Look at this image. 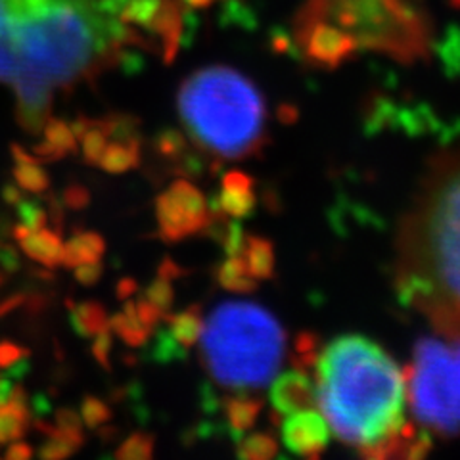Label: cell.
Here are the masks:
<instances>
[{
  "label": "cell",
  "mask_w": 460,
  "mask_h": 460,
  "mask_svg": "<svg viewBox=\"0 0 460 460\" xmlns=\"http://www.w3.org/2000/svg\"><path fill=\"white\" fill-rule=\"evenodd\" d=\"M313 365L316 407L343 443L368 458L426 455L429 438L405 419V370L378 343L340 336Z\"/></svg>",
  "instance_id": "cell-1"
},
{
  "label": "cell",
  "mask_w": 460,
  "mask_h": 460,
  "mask_svg": "<svg viewBox=\"0 0 460 460\" xmlns=\"http://www.w3.org/2000/svg\"><path fill=\"white\" fill-rule=\"evenodd\" d=\"M397 292L438 332L460 338V148L429 171L402 223Z\"/></svg>",
  "instance_id": "cell-2"
},
{
  "label": "cell",
  "mask_w": 460,
  "mask_h": 460,
  "mask_svg": "<svg viewBox=\"0 0 460 460\" xmlns=\"http://www.w3.org/2000/svg\"><path fill=\"white\" fill-rule=\"evenodd\" d=\"M296 40L309 62L326 67L358 50L414 62L429 52L431 25L424 0H305Z\"/></svg>",
  "instance_id": "cell-3"
},
{
  "label": "cell",
  "mask_w": 460,
  "mask_h": 460,
  "mask_svg": "<svg viewBox=\"0 0 460 460\" xmlns=\"http://www.w3.org/2000/svg\"><path fill=\"white\" fill-rule=\"evenodd\" d=\"M177 108L198 146L225 160H242L261 150L265 104L257 86L226 66L201 67L184 79Z\"/></svg>",
  "instance_id": "cell-4"
},
{
  "label": "cell",
  "mask_w": 460,
  "mask_h": 460,
  "mask_svg": "<svg viewBox=\"0 0 460 460\" xmlns=\"http://www.w3.org/2000/svg\"><path fill=\"white\" fill-rule=\"evenodd\" d=\"M201 363L209 376L234 392L261 390L275 376L286 349L280 323L248 301H225L201 330Z\"/></svg>",
  "instance_id": "cell-5"
},
{
  "label": "cell",
  "mask_w": 460,
  "mask_h": 460,
  "mask_svg": "<svg viewBox=\"0 0 460 460\" xmlns=\"http://www.w3.org/2000/svg\"><path fill=\"white\" fill-rule=\"evenodd\" d=\"M407 401L428 431L460 434V338H424L405 370Z\"/></svg>",
  "instance_id": "cell-6"
},
{
  "label": "cell",
  "mask_w": 460,
  "mask_h": 460,
  "mask_svg": "<svg viewBox=\"0 0 460 460\" xmlns=\"http://www.w3.org/2000/svg\"><path fill=\"white\" fill-rule=\"evenodd\" d=\"M155 219L160 225V238L172 243L204 233L213 215L204 194L192 182L179 179L164 194L157 196Z\"/></svg>",
  "instance_id": "cell-7"
},
{
  "label": "cell",
  "mask_w": 460,
  "mask_h": 460,
  "mask_svg": "<svg viewBox=\"0 0 460 460\" xmlns=\"http://www.w3.org/2000/svg\"><path fill=\"white\" fill-rule=\"evenodd\" d=\"M330 436H332V429H330L324 414L316 407L284 416L282 441L296 455L309 458L321 456L328 447Z\"/></svg>",
  "instance_id": "cell-8"
},
{
  "label": "cell",
  "mask_w": 460,
  "mask_h": 460,
  "mask_svg": "<svg viewBox=\"0 0 460 460\" xmlns=\"http://www.w3.org/2000/svg\"><path fill=\"white\" fill-rule=\"evenodd\" d=\"M270 405L280 419L301 409L316 407L314 382L304 370H290L280 374L270 385Z\"/></svg>",
  "instance_id": "cell-9"
},
{
  "label": "cell",
  "mask_w": 460,
  "mask_h": 460,
  "mask_svg": "<svg viewBox=\"0 0 460 460\" xmlns=\"http://www.w3.org/2000/svg\"><path fill=\"white\" fill-rule=\"evenodd\" d=\"M209 211L213 217L223 219L225 215L233 217H248L255 206L253 194V181L246 172L228 171L223 177V189L217 196H213L209 201Z\"/></svg>",
  "instance_id": "cell-10"
},
{
  "label": "cell",
  "mask_w": 460,
  "mask_h": 460,
  "mask_svg": "<svg viewBox=\"0 0 460 460\" xmlns=\"http://www.w3.org/2000/svg\"><path fill=\"white\" fill-rule=\"evenodd\" d=\"M33 422V412L29 407V395L23 385L16 384L10 399L0 405V445L22 439Z\"/></svg>",
  "instance_id": "cell-11"
},
{
  "label": "cell",
  "mask_w": 460,
  "mask_h": 460,
  "mask_svg": "<svg viewBox=\"0 0 460 460\" xmlns=\"http://www.w3.org/2000/svg\"><path fill=\"white\" fill-rule=\"evenodd\" d=\"M20 246L25 252L27 257H31L33 261L45 265V267H58L62 263L64 255V243L62 234L52 233L47 226L40 230H33L23 240H20Z\"/></svg>",
  "instance_id": "cell-12"
},
{
  "label": "cell",
  "mask_w": 460,
  "mask_h": 460,
  "mask_svg": "<svg viewBox=\"0 0 460 460\" xmlns=\"http://www.w3.org/2000/svg\"><path fill=\"white\" fill-rule=\"evenodd\" d=\"M66 307L71 328L79 338H93L110 328L108 313L98 301H79V304H75L74 299H66Z\"/></svg>",
  "instance_id": "cell-13"
},
{
  "label": "cell",
  "mask_w": 460,
  "mask_h": 460,
  "mask_svg": "<svg viewBox=\"0 0 460 460\" xmlns=\"http://www.w3.org/2000/svg\"><path fill=\"white\" fill-rule=\"evenodd\" d=\"M106 252V242L98 233H86V230H75L74 236L64 246L62 265L67 269H75L84 263L100 261Z\"/></svg>",
  "instance_id": "cell-14"
},
{
  "label": "cell",
  "mask_w": 460,
  "mask_h": 460,
  "mask_svg": "<svg viewBox=\"0 0 460 460\" xmlns=\"http://www.w3.org/2000/svg\"><path fill=\"white\" fill-rule=\"evenodd\" d=\"M261 401L238 395V397H228L223 401V409L226 414L228 422V434L233 439H240L246 431L255 424L257 414L261 412Z\"/></svg>",
  "instance_id": "cell-15"
},
{
  "label": "cell",
  "mask_w": 460,
  "mask_h": 460,
  "mask_svg": "<svg viewBox=\"0 0 460 460\" xmlns=\"http://www.w3.org/2000/svg\"><path fill=\"white\" fill-rule=\"evenodd\" d=\"M248 265L250 275L255 280L270 279L275 270V252H272L270 242L259 236H246V243L240 253Z\"/></svg>",
  "instance_id": "cell-16"
},
{
  "label": "cell",
  "mask_w": 460,
  "mask_h": 460,
  "mask_svg": "<svg viewBox=\"0 0 460 460\" xmlns=\"http://www.w3.org/2000/svg\"><path fill=\"white\" fill-rule=\"evenodd\" d=\"M142 358L146 363H155V365L165 367L171 363L184 361L186 348L175 340V336L171 334L169 328H157L152 343L146 345V349H144Z\"/></svg>",
  "instance_id": "cell-17"
},
{
  "label": "cell",
  "mask_w": 460,
  "mask_h": 460,
  "mask_svg": "<svg viewBox=\"0 0 460 460\" xmlns=\"http://www.w3.org/2000/svg\"><path fill=\"white\" fill-rule=\"evenodd\" d=\"M169 324L171 334L175 336L179 343H182L184 348H190L194 345L199 336L201 330H204V321H201V307L199 305H190L189 309H184L181 313H165L164 319Z\"/></svg>",
  "instance_id": "cell-18"
},
{
  "label": "cell",
  "mask_w": 460,
  "mask_h": 460,
  "mask_svg": "<svg viewBox=\"0 0 460 460\" xmlns=\"http://www.w3.org/2000/svg\"><path fill=\"white\" fill-rule=\"evenodd\" d=\"M140 164V140L118 142L113 140L100 155L98 165L108 172H125Z\"/></svg>",
  "instance_id": "cell-19"
},
{
  "label": "cell",
  "mask_w": 460,
  "mask_h": 460,
  "mask_svg": "<svg viewBox=\"0 0 460 460\" xmlns=\"http://www.w3.org/2000/svg\"><path fill=\"white\" fill-rule=\"evenodd\" d=\"M217 282L230 292H253L257 288V280L250 275L242 255H228L217 267Z\"/></svg>",
  "instance_id": "cell-20"
},
{
  "label": "cell",
  "mask_w": 460,
  "mask_h": 460,
  "mask_svg": "<svg viewBox=\"0 0 460 460\" xmlns=\"http://www.w3.org/2000/svg\"><path fill=\"white\" fill-rule=\"evenodd\" d=\"M98 125L104 128V133L118 140V142H131V140H140L138 128H140V119L135 118V115L128 113H111L104 119H98Z\"/></svg>",
  "instance_id": "cell-21"
},
{
  "label": "cell",
  "mask_w": 460,
  "mask_h": 460,
  "mask_svg": "<svg viewBox=\"0 0 460 460\" xmlns=\"http://www.w3.org/2000/svg\"><path fill=\"white\" fill-rule=\"evenodd\" d=\"M155 438L148 431H135L128 436L119 449L115 451V458L119 460H150L154 456Z\"/></svg>",
  "instance_id": "cell-22"
},
{
  "label": "cell",
  "mask_w": 460,
  "mask_h": 460,
  "mask_svg": "<svg viewBox=\"0 0 460 460\" xmlns=\"http://www.w3.org/2000/svg\"><path fill=\"white\" fill-rule=\"evenodd\" d=\"M152 148L155 150L157 155L165 157V160L177 162L179 157L189 148V142H186V137L177 131V128H162L152 140Z\"/></svg>",
  "instance_id": "cell-23"
},
{
  "label": "cell",
  "mask_w": 460,
  "mask_h": 460,
  "mask_svg": "<svg viewBox=\"0 0 460 460\" xmlns=\"http://www.w3.org/2000/svg\"><path fill=\"white\" fill-rule=\"evenodd\" d=\"M13 179L20 184V189L33 194L47 192L50 186L47 171L40 169L39 164H18L13 169Z\"/></svg>",
  "instance_id": "cell-24"
},
{
  "label": "cell",
  "mask_w": 460,
  "mask_h": 460,
  "mask_svg": "<svg viewBox=\"0 0 460 460\" xmlns=\"http://www.w3.org/2000/svg\"><path fill=\"white\" fill-rule=\"evenodd\" d=\"M110 330L118 334L127 345H131V348H142V345L148 343V338L152 336L150 330L131 323L123 313H115L111 316Z\"/></svg>",
  "instance_id": "cell-25"
},
{
  "label": "cell",
  "mask_w": 460,
  "mask_h": 460,
  "mask_svg": "<svg viewBox=\"0 0 460 460\" xmlns=\"http://www.w3.org/2000/svg\"><path fill=\"white\" fill-rule=\"evenodd\" d=\"M277 455V441L269 434H252L238 445V456L246 460H267Z\"/></svg>",
  "instance_id": "cell-26"
},
{
  "label": "cell",
  "mask_w": 460,
  "mask_h": 460,
  "mask_svg": "<svg viewBox=\"0 0 460 460\" xmlns=\"http://www.w3.org/2000/svg\"><path fill=\"white\" fill-rule=\"evenodd\" d=\"M42 133H45L47 142L62 148L66 154H77V138L66 121L49 118L42 127Z\"/></svg>",
  "instance_id": "cell-27"
},
{
  "label": "cell",
  "mask_w": 460,
  "mask_h": 460,
  "mask_svg": "<svg viewBox=\"0 0 460 460\" xmlns=\"http://www.w3.org/2000/svg\"><path fill=\"white\" fill-rule=\"evenodd\" d=\"M18 217H20V223L25 225L33 233V230H40L47 226L49 211L45 206H42V201L23 198L18 204Z\"/></svg>",
  "instance_id": "cell-28"
},
{
  "label": "cell",
  "mask_w": 460,
  "mask_h": 460,
  "mask_svg": "<svg viewBox=\"0 0 460 460\" xmlns=\"http://www.w3.org/2000/svg\"><path fill=\"white\" fill-rule=\"evenodd\" d=\"M106 138H108V135L104 133V128L98 125V119H96V125L81 138L83 140L84 164L98 165L100 155H102V152L106 148Z\"/></svg>",
  "instance_id": "cell-29"
},
{
  "label": "cell",
  "mask_w": 460,
  "mask_h": 460,
  "mask_svg": "<svg viewBox=\"0 0 460 460\" xmlns=\"http://www.w3.org/2000/svg\"><path fill=\"white\" fill-rule=\"evenodd\" d=\"M81 419L91 429H96L100 424H104L111 419V411L102 399L89 395V397L83 399Z\"/></svg>",
  "instance_id": "cell-30"
},
{
  "label": "cell",
  "mask_w": 460,
  "mask_h": 460,
  "mask_svg": "<svg viewBox=\"0 0 460 460\" xmlns=\"http://www.w3.org/2000/svg\"><path fill=\"white\" fill-rule=\"evenodd\" d=\"M79 449H81V445L75 443V441H71V439L49 438V441L40 445L37 455L42 460H62V458H67L74 453H77Z\"/></svg>",
  "instance_id": "cell-31"
},
{
  "label": "cell",
  "mask_w": 460,
  "mask_h": 460,
  "mask_svg": "<svg viewBox=\"0 0 460 460\" xmlns=\"http://www.w3.org/2000/svg\"><path fill=\"white\" fill-rule=\"evenodd\" d=\"M152 304L160 309L164 314L171 311L172 307V301H175V292H172V286L169 284V280H164L157 277V280H154L148 288L146 292H144Z\"/></svg>",
  "instance_id": "cell-32"
},
{
  "label": "cell",
  "mask_w": 460,
  "mask_h": 460,
  "mask_svg": "<svg viewBox=\"0 0 460 460\" xmlns=\"http://www.w3.org/2000/svg\"><path fill=\"white\" fill-rule=\"evenodd\" d=\"M135 304H137V313H138L140 323L154 334V328L164 319V313L157 309L144 294L138 296V301H135Z\"/></svg>",
  "instance_id": "cell-33"
},
{
  "label": "cell",
  "mask_w": 460,
  "mask_h": 460,
  "mask_svg": "<svg viewBox=\"0 0 460 460\" xmlns=\"http://www.w3.org/2000/svg\"><path fill=\"white\" fill-rule=\"evenodd\" d=\"M62 201L66 208L74 209V211H81L91 204V192L86 190L83 184H71L64 190Z\"/></svg>",
  "instance_id": "cell-34"
},
{
  "label": "cell",
  "mask_w": 460,
  "mask_h": 460,
  "mask_svg": "<svg viewBox=\"0 0 460 460\" xmlns=\"http://www.w3.org/2000/svg\"><path fill=\"white\" fill-rule=\"evenodd\" d=\"M110 349H111V332H110V328H106V330H102V332L96 334V340L93 343V357L104 370L111 368Z\"/></svg>",
  "instance_id": "cell-35"
},
{
  "label": "cell",
  "mask_w": 460,
  "mask_h": 460,
  "mask_svg": "<svg viewBox=\"0 0 460 460\" xmlns=\"http://www.w3.org/2000/svg\"><path fill=\"white\" fill-rule=\"evenodd\" d=\"M23 357H31V351L20 343H13L8 340L0 341V368H8Z\"/></svg>",
  "instance_id": "cell-36"
},
{
  "label": "cell",
  "mask_w": 460,
  "mask_h": 460,
  "mask_svg": "<svg viewBox=\"0 0 460 460\" xmlns=\"http://www.w3.org/2000/svg\"><path fill=\"white\" fill-rule=\"evenodd\" d=\"M104 272V265L100 261H93V263H84L75 267V280L83 286H93L100 280Z\"/></svg>",
  "instance_id": "cell-37"
},
{
  "label": "cell",
  "mask_w": 460,
  "mask_h": 460,
  "mask_svg": "<svg viewBox=\"0 0 460 460\" xmlns=\"http://www.w3.org/2000/svg\"><path fill=\"white\" fill-rule=\"evenodd\" d=\"M20 265L22 263L16 248L10 246L6 242H0V269L12 275V272H16L20 269Z\"/></svg>",
  "instance_id": "cell-38"
},
{
  "label": "cell",
  "mask_w": 460,
  "mask_h": 460,
  "mask_svg": "<svg viewBox=\"0 0 460 460\" xmlns=\"http://www.w3.org/2000/svg\"><path fill=\"white\" fill-rule=\"evenodd\" d=\"M56 424L66 429H75V431H83V420L81 414H77V411L64 407L56 411Z\"/></svg>",
  "instance_id": "cell-39"
},
{
  "label": "cell",
  "mask_w": 460,
  "mask_h": 460,
  "mask_svg": "<svg viewBox=\"0 0 460 460\" xmlns=\"http://www.w3.org/2000/svg\"><path fill=\"white\" fill-rule=\"evenodd\" d=\"M31 154H33L35 157H39L40 164H42V162H58V160H62V157L66 155V152H64L62 148L54 146V144H50V142L35 144Z\"/></svg>",
  "instance_id": "cell-40"
},
{
  "label": "cell",
  "mask_w": 460,
  "mask_h": 460,
  "mask_svg": "<svg viewBox=\"0 0 460 460\" xmlns=\"http://www.w3.org/2000/svg\"><path fill=\"white\" fill-rule=\"evenodd\" d=\"M47 211H49V219H52V223H54L56 233L62 234V226H64V201L58 198V196L50 194L49 196V209Z\"/></svg>",
  "instance_id": "cell-41"
},
{
  "label": "cell",
  "mask_w": 460,
  "mask_h": 460,
  "mask_svg": "<svg viewBox=\"0 0 460 460\" xmlns=\"http://www.w3.org/2000/svg\"><path fill=\"white\" fill-rule=\"evenodd\" d=\"M29 407H31V412L37 416V419H45L52 412V402L47 397V394H35L33 397H29Z\"/></svg>",
  "instance_id": "cell-42"
},
{
  "label": "cell",
  "mask_w": 460,
  "mask_h": 460,
  "mask_svg": "<svg viewBox=\"0 0 460 460\" xmlns=\"http://www.w3.org/2000/svg\"><path fill=\"white\" fill-rule=\"evenodd\" d=\"M186 275V270L182 267H179L175 261H172L171 257H165L162 265L157 267V277L164 279V280H175V279H181Z\"/></svg>",
  "instance_id": "cell-43"
},
{
  "label": "cell",
  "mask_w": 460,
  "mask_h": 460,
  "mask_svg": "<svg viewBox=\"0 0 460 460\" xmlns=\"http://www.w3.org/2000/svg\"><path fill=\"white\" fill-rule=\"evenodd\" d=\"M29 372H31V361H29V357H23V358H20V361L13 363L12 367L4 368V374L13 384L22 382Z\"/></svg>",
  "instance_id": "cell-44"
},
{
  "label": "cell",
  "mask_w": 460,
  "mask_h": 460,
  "mask_svg": "<svg viewBox=\"0 0 460 460\" xmlns=\"http://www.w3.org/2000/svg\"><path fill=\"white\" fill-rule=\"evenodd\" d=\"M4 456L8 460H27V458L33 456V449L23 441H12V445L6 449Z\"/></svg>",
  "instance_id": "cell-45"
},
{
  "label": "cell",
  "mask_w": 460,
  "mask_h": 460,
  "mask_svg": "<svg viewBox=\"0 0 460 460\" xmlns=\"http://www.w3.org/2000/svg\"><path fill=\"white\" fill-rule=\"evenodd\" d=\"M138 292V282L135 279H128V277H123L118 286H115V296H118V299H128L133 294Z\"/></svg>",
  "instance_id": "cell-46"
},
{
  "label": "cell",
  "mask_w": 460,
  "mask_h": 460,
  "mask_svg": "<svg viewBox=\"0 0 460 460\" xmlns=\"http://www.w3.org/2000/svg\"><path fill=\"white\" fill-rule=\"evenodd\" d=\"M94 125H96V119H89V118H84V115H79V118H75V121L71 123V131H74L77 140H81Z\"/></svg>",
  "instance_id": "cell-47"
},
{
  "label": "cell",
  "mask_w": 460,
  "mask_h": 460,
  "mask_svg": "<svg viewBox=\"0 0 460 460\" xmlns=\"http://www.w3.org/2000/svg\"><path fill=\"white\" fill-rule=\"evenodd\" d=\"M10 152H12L13 160H16V164H40L39 157H35L33 154H29L27 150H23L20 144H10Z\"/></svg>",
  "instance_id": "cell-48"
},
{
  "label": "cell",
  "mask_w": 460,
  "mask_h": 460,
  "mask_svg": "<svg viewBox=\"0 0 460 460\" xmlns=\"http://www.w3.org/2000/svg\"><path fill=\"white\" fill-rule=\"evenodd\" d=\"M3 198H4L6 204H10V206H18L20 201L23 199V194H22V190L18 189L16 184H4V189H3Z\"/></svg>",
  "instance_id": "cell-49"
},
{
  "label": "cell",
  "mask_w": 460,
  "mask_h": 460,
  "mask_svg": "<svg viewBox=\"0 0 460 460\" xmlns=\"http://www.w3.org/2000/svg\"><path fill=\"white\" fill-rule=\"evenodd\" d=\"M13 384L4 372H0V405H3V402H6L8 399H10V394H12V390H13Z\"/></svg>",
  "instance_id": "cell-50"
}]
</instances>
